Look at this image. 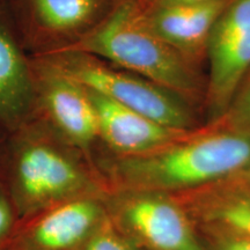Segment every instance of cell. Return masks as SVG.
Here are the masks:
<instances>
[{
    "label": "cell",
    "instance_id": "cell-2",
    "mask_svg": "<svg viewBox=\"0 0 250 250\" xmlns=\"http://www.w3.org/2000/svg\"><path fill=\"white\" fill-rule=\"evenodd\" d=\"M250 164V136L226 131L182 139L122 165L125 176L154 189L196 187L227 176Z\"/></svg>",
    "mask_w": 250,
    "mask_h": 250
},
{
    "label": "cell",
    "instance_id": "cell-11",
    "mask_svg": "<svg viewBox=\"0 0 250 250\" xmlns=\"http://www.w3.org/2000/svg\"><path fill=\"white\" fill-rule=\"evenodd\" d=\"M30 93L29 70L14 40L0 27V114L23 105Z\"/></svg>",
    "mask_w": 250,
    "mask_h": 250
},
{
    "label": "cell",
    "instance_id": "cell-7",
    "mask_svg": "<svg viewBox=\"0 0 250 250\" xmlns=\"http://www.w3.org/2000/svg\"><path fill=\"white\" fill-rule=\"evenodd\" d=\"M227 2L149 7L143 9V19L156 36L191 61L205 51L212 28Z\"/></svg>",
    "mask_w": 250,
    "mask_h": 250
},
{
    "label": "cell",
    "instance_id": "cell-4",
    "mask_svg": "<svg viewBox=\"0 0 250 250\" xmlns=\"http://www.w3.org/2000/svg\"><path fill=\"white\" fill-rule=\"evenodd\" d=\"M208 99L214 117L225 115L250 73V0H228L208 36Z\"/></svg>",
    "mask_w": 250,
    "mask_h": 250
},
{
    "label": "cell",
    "instance_id": "cell-9",
    "mask_svg": "<svg viewBox=\"0 0 250 250\" xmlns=\"http://www.w3.org/2000/svg\"><path fill=\"white\" fill-rule=\"evenodd\" d=\"M18 175L24 195L34 202L59 198L81 184V174L76 166L57 149L43 144L23 149Z\"/></svg>",
    "mask_w": 250,
    "mask_h": 250
},
{
    "label": "cell",
    "instance_id": "cell-1",
    "mask_svg": "<svg viewBox=\"0 0 250 250\" xmlns=\"http://www.w3.org/2000/svg\"><path fill=\"white\" fill-rule=\"evenodd\" d=\"M65 51L98 56L176 94L192 93L198 87L189 59L149 29L143 9L133 1L117 6Z\"/></svg>",
    "mask_w": 250,
    "mask_h": 250
},
{
    "label": "cell",
    "instance_id": "cell-6",
    "mask_svg": "<svg viewBox=\"0 0 250 250\" xmlns=\"http://www.w3.org/2000/svg\"><path fill=\"white\" fill-rule=\"evenodd\" d=\"M42 74L43 99L52 121L74 144L89 146L99 136V121L87 89L52 62Z\"/></svg>",
    "mask_w": 250,
    "mask_h": 250
},
{
    "label": "cell",
    "instance_id": "cell-14",
    "mask_svg": "<svg viewBox=\"0 0 250 250\" xmlns=\"http://www.w3.org/2000/svg\"><path fill=\"white\" fill-rule=\"evenodd\" d=\"M224 116H226L229 131L250 136V73L240 86Z\"/></svg>",
    "mask_w": 250,
    "mask_h": 250
},
{
    "label": "cell",
    "instance_id": "cell-13",
    "mask_svg": "<svg viewBox=\"0 0 250 250\" xmlns=\"http://www.w3.org/2000/svg\"><path fill=\"white\" fill-rule=\"evenodd\" d=\"M210 217L236 233L250 236V198L225 199L210 211Z\"/></svg>",
    "mask_w": 250,
    "mask_h": 250
},
{
    "label": "cell",
    "instance_id": "cell-17",
    "mask_svg": "<svg viewBox=\"0 0 250 250\" xmlns=\"http://www.w3.org/2000/svg\"><path fill=\"white\" fill-rule=\"evenodd\" d=\"M219 0H152L151 7H165V6H188L211 4Z\"/></svg>",
    "mask_w": 250,
    "mask_h": 250
},
{
    "label": "cell",
    "instance_id": "cell-15",
    "mask_svg": "<svg viewBox=\"0 0 250 250\" xmlns=\"http://www.w3.org/2000/svg\"><path fill=\"white\" fill-rule=\"evenodd\" d=\"M83 250H133L110 226L102 227L86 243Z\"/></svg>",
    "mask_w": 250,
    "mask_h": 250
},
{
    "label": "cell",
    "instance_id": "cell-12",
    "mask_svg": "<svg viewBox=\"0 0 250 250\" xmlns=\"http://www.w3.org/2000/svg\"><path fill=\"white\" fill-rule=\"evenodd\" d=\"M41 26L56 34L73 33L88 24L99 9V0H31Z\"/></svg>",
    "mask_w": 250,
    "mask_h": 250
},
{
    "label": "cell",
    "instance_id": "cell-5",
    "mask_svg": "<svg viewBox=\"0 0 250 250\" xmlns=\"http://www.w3.org/2000/svg\"><path fill=\"white\" fill-rule=\"evenodd\" d=\"M87 92L98 115L99 136L115 151L139 156L187 138V131L170 129L101 94Z\"/></svg>",
    "mask_w": 250,
    "mask_h": 250
},
{
    "label": "cell",
    "instance_id": "cell-3",
    "mask_svg": "<svg viewBox=\"0 0 250 250\" xmlns=\"http://www.w3.org/2000/svg\"><path fill=\"white\" fill-rule=\"evenodd\" d=\"M81 86L174 130L188 131L190 112L177 94L133 73L105 66L92 56L65 51L51 62Z\"/></svg>",
    "mask_w": 250,
    "mask_h": 250
},
{
    "label": "cell",
    "instance_id": "cell-8",
    "mask_svg": "<svg viewBox=\"0 0 250 250\" xmlns=\"http://www.w3.org/2000/svg\"><path fill=\"white\" fill-rule=\"evenodd\" d=\"M125 218L154 250H202L186 214L169 201L140 197L130 202Z\"/></svg>",
    "mask_w": 250,
    "mask_h": 250
},
{
    "label": "cell",
    "instance_id": "cell-18",
    "mask_svg": "<svg viewBox=\"0 0 250 250\" xmlns=\"http://www.w3.org/2000/svg\"><path fill=\"white\" fill-rule=\"evenodd\" d=\"M12 221L11 211H9L8 205L6 204L4 199L0 198V237H1L8 229L9 225Z\"/></svg>",
    "mask_w": 250,
    "mask_h": 250
},
{
    "label": "cell",
    "instance_id": "cell-16",
    "mask_svg": "<svg viewBox=\"0 0 250 250\" xmlns=\"http://www.w3.org/2000/svg\"><path fill=\"white\" fill-rule=\"evenodd\" d=\"M218 250H250V236L234 232L219 240Z\"/></svg>",
    "mask_w": 250,
    "mask_h": 250
},
{
    "label": "cell",
    "instance_id": "cell-10",
    "mask_svg": "<svg viewBox=\"0 0 250 250\" xmlns=\"http://www.w3.org/2000/svg\"><path fill=\"white\" fill-rule=\"evenodd\" d=\"M100 208L88 199H78L56 208L44 215L31 233L41 250H67L85 240L99 221Z\"/></svg>",
    "mask_w": 250,
    "mask_h": 250
}]
</instances>
